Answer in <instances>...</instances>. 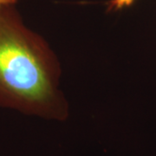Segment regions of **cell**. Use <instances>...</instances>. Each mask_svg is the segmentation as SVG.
<instances>
[{"mask_svg": "<svg viewBox=\"0 0 156 156\" xmlns=\"http://www.w3.org/2000/svg\"><path fill=\"white\" fill-rule=\"evenodd\" d=\"M135 1L136 0H109L107 5V10L108 11H122L133 5Z\"/></svg>", "mask_w": 156, "mask_h": 156, "instance_id": "2", "label": "cell"}, {"mask_svg": "<svg viewBox=\"0 0 156 156\" xmlns=\"http://www.w3.org/2000/svg\"><path fill=\"white\" fill-rule=\"evenodd\" d=\"M19 0H0V6L14 5Z\"/></svg>", "mask_w": 156, "mask_h": 156, "instance_id": "3", "label": "cell"}, {"mask_svg": "<svg viewBox=\"0 0 156 156\" xmlns=\"http://www.w3.org/2000/svg\"><path fill=\"white\" fill-rule=\"evenodd\" d=\"M56 53L13 5L0 6V108L63 121L69 105Z\"/></svg>", "mask_w": 156, "mask_h": 156, "instance_id": "1", "label": "cell"}]
</instances>
